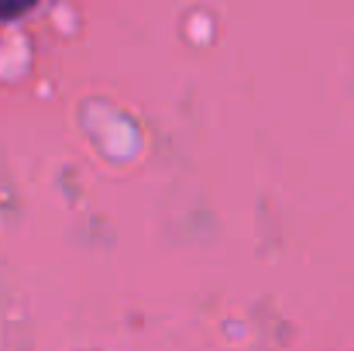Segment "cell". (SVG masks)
Segmentation results:
<instances>
[{
	"instance_id": "1",
	"label": "cell",
	"mask_w": 354,
	"mask_h": 351,
	"mask_svg": "<svg viewBox=\"0 0 354 351\" xmlns=\"http://www.w3.org/2000/svg\"><path fill=\"white\" fill-rule=\"evenodd\" d=\"M35 0H0V17H17L31 7Z\"/></svg>"
}]
</instances>
